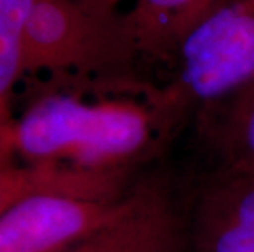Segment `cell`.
Returning <instances> with one entry per match:
<instances>
[{"mask_svg":"<svg viewBox=\"0 0 254 252\" xmlns=\"http://www.w3.org/2000/svg\"><path fill=\"white\" fill-rule=\"evenodd\" d=\"M127 170H87L55 162L0 165V218L20 202L35 195L59 194L113 200L125 195Z\"/></svg>","mask_w":254,"mask_h":252,"instance_id":"6","label":"cell"},{"mask_svg":"<svg viewBox=\"0 0 254 252\" xmlns=\"http://www.w3.org/2000/svg\"><path fill=\"white\" fill-rule=\"evenodd\" d=\"M139 45L129 18L99 15L77 0H35L23 40V74H100L131 61Z\"/></svg>","mask_w":254,"mask_h":252,"instance_id":"2","label":"cell"},{"mask_svg":"<svg viewBox=\"0 0 254 252\" xmlns=\"http://www.w3.org/2000/svg\"><path fill=\"white\" fill-rule=\"evenodd\" d=\"M15 121L8 118L7 108H0V165L13 162L15 139H13Z\"/></svg>","mask_w":254,"mask_h":252,"instance_id":"11","label":"cell"},{"mask_svg":"<svg viewBox=\"0 0 254 252\" xmlns=\"http://www.w3.org/2000/svg\"><path fill=\"white\" fill-rule=\"evenodd\" d=\"M61 252H181L179 224L166 198L144 187L128 213Z\"/></svg>","mask_w":254,"mask_h":252,"instance_id":"7","label":"cell"},{"mask_svg":"<svg viewBox=\"0 0 254 252\" xmlns=\"http://www.w3.org/2000/svg\"><path fill=\"white\" fill-rule=\"evenodd\" d=\"M212 7L213 0H136L128 18L139 50L164 52L179 46Z\"/></svg>","mask_w":254,"mask_h":252,"instance_id":"8","label":"cell"},{"mask_svg":"<svg viewBox=\"0 0 254 252\" xmlns=\"http://www.w3.org/2000/svg\"><path fill=\"white\" fill-rule=\"evenodd\" d=\"M198 252H254V175L226 172L195 213Z\"/></svg>","mask_w":254,"mask_h":252,"instance_id":"5","label":"cell"},{"mask_svg":"<svg viewBox=\"0 0 254 252\" xmlns=\"http://www.w3.org/2000/svg\"><path fill=\"white\" fill-rule=\"evenodd\" d=\"M77 2L99 15H117L115 8L120 0H77Z\"/></svg>","mask_w":254,"mask_h":252,"instance_id":"12","label":"cell"},{"mask_svg":"<svg viewBox=\"0 0 254 252\" xmlns=\"http://www.w3.org/2000/svg\"><path fill=\"white\" fill-rule=\"evenodd\" d=\"M138 192L113 200L59 194L26 198L0 218V252H61L128 213Z\"/></svg>","mask_w":254,"mask_h":252,"instance_id":"4","label":"cell"},{"mask_svg":"<svg viewBox=\"0 0 254 252\" xmlns=\"http://www.w3.org/2000/svg\"><path fill=\"white\" fill-rule=\"evenodd\" d=\"M159 121L129 101L87 103L46 95L15 121V151L28 162L87 170H127L154 141Z\"/></svg>","mask_w":254,"mask_h":252,"instance_id":"1","label":"cell"},{"mask_svg":"<svg viewBox=\"0 0 254 252\" xmlns=\"http://www.w3.org/2000/svg\"><path fill=\"white\" fill-rule=\"evenodd\" d=\"M226 172L254 175V80L231 97L221 128Z\"/></svg>","mask_w":254,"mask_h":252,"instance_id":"9","label":"cell"},{"mask_svg":"<svg viewBox=\"0 0 254 252\" xmlns=\"http://www.w3.org/2000/svg\"><path fill=\"white\" fill-rule=\"evenodd\" d=\"M35 0H0V108L23 74V40Z\"/></svg>","mask_w":254,"mask_h":252,"instance_id":"10","label":"cell"},{"mask_svg":"<svg viewBox=\"0 0 254 252\" xmlns=\"http://www.w3.org/2000/svg\"><path fill=\"white\" fill-rule=\"evenodd\" d=\"M179 46V82L163 105L233 97L254 80V0L212 7Z\"/></svg>","mask_w":254,"mask_h":252,"instance_id":"3","label":"cell"}]
</instances>
